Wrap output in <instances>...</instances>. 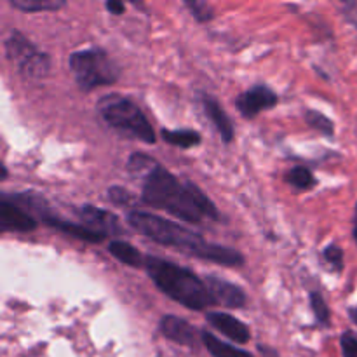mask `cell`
Instances as JSON below:
<instances>
[{
  "label": "cell",
  "mask_w": 357,
  "mask_h": 357,
  "mask_svg": "<svg viewBox=\"0 0 357 357\" xmlns=\"http://www.w3.org/2000/svg\"><path fill=\"white\" fill-rule=\"evenodd\" d=\"M142 202L162 209L187 223H201L204 218L220 222L218 209L211 199L192 181L181 183L166 167L155 166L146 173L142 188Z\"/></svg>",
  "instance_id": "6da1fadb"
},
{
  "label": "cell",
  "mask_w": 357,
  "mask_h": 357,
  "mask_svg": "<svg viewBox=\"0 0 357 357\" xmlns=\"http://www.w3.org/2000/svg\"><path fill=\"white\" fill-rule=\"evenodd\" d=\"M128 223L136 232L160 246L185 250V253L192 255V257L227 265V267H239L244 264V257L239 251L220 246V244L206 243L202 236L192 232L190 229L180 225V223L169 222L162 216L146 211H129Z\"/></svg>",
  "instance_id": "7a4b0ae2"
},
{
  "label": "cell",
  "mask_w": 357,
  "mask_h": 357,
  "mask_svg": "<svg viewBox=\"0 0 357 357\" xmlns=\"http://www.w3.org/2000/svg\"><path fill=\"white\" fill-rule=\"evenodd\" d=\"M145 268L149 272L153 284L173 298L174 302L181 303L190 310H204L208 307L216 305V298L209 291L206 281L194 274L192 271L171 261L160 260L157 257H146Z\"/></svg>",
  "instance_id": "3957f363"
},
{
  "label": "cell",
  "mask_w": 357,
  "mask_h": 357,
  "mask_svg": "<svg viewBox=\"0 0 357 357\" xmlns=\"http://www.w3.org/2000/svg\"><path fill=\"white\" fill-rule=\"evenodd\" d=\"M98 112L110 128L117 129L122 135L131 136L139 142L149 143V145H153L157 142L149 119L128 98L117 96V94L103 96L98 103Z\"/></svg>",
  "instance_id": "277c9868"
},
{
  "label": "cell",
  "mask_w": 357,
  "mask_h": 357,
  "mask_svg": "<svg viewBox=\"0 0 357 357\" xmlns=\"http://www.w3.org/2000/svg\"><path fill=\"white\" fill-rule=\"evenodd\" d=\"M70 70L82 91L110 86L119 79V68L103 49H84L70 54Z\"/></svg>",
  "instance_id": "5b68a950"
},
{
  "label": "cell",
  "mask_w": 357,
  "mask_h": 357,
  "mask_svg": "<svg viewBox=\"0 0 357 357\" xmlns=\"http://www.w3.org/2000/svg\"><path fill=\"white\" fill-rule=\"evenodd\" d=\"M7 59L26 79H44L51 70V58L31 44L23 33L13 30L6 40Z\"/></svg>",
  "instance_id": "8992f818"
},
{
  "label": "cell",
  "mask_w": 357,
  "mask_h": 357,
  "mask_svg": "<svg viewBox=\"0 0 357 357\" xmlns=\"http://www.w3.org/2000/svg\"><path fill=\"white\" fill-rule=\"evenodd\" d=\"M278 103L279 96L265 84H258V86L244 91L236 100L237 110L244 119H255L261 110L274 108Z\"/></svg>",
  "instance_id": "52a82bcc"
},
{
  "label": "cell",
  "mask_w": 357,
  "mask_h": 357,
  "mask_svg": "<svg viewBox=\"0 0 357 357\" xmlns=\"http://www.w3.org/2000/svg\"><path fill=\"white\" fill-rule=\"evenodd\" d=\"M77 215L80 216V220L89 229L98 230L103 236H124L126 234L124 227L121 225V220L112 211H107V209L94 208V206H82L77 211Z\"/></svg>",
  "instance_id": "ba28073f"
},
{
  "label": "cell",
  "mask_w": 357,
  "mask_h": 357,
  "mask_svg": "<svg viewBox=\"0 0 357 357\" xmlns=\"http://www.w3.org/2000/svg\"><path fill=\"white\" fill-rule=\"evenodd\" d=\"M0 225H2L3 232L10 230V232H31L38 227L37 220L21 209L16 202L9 201L3 195L0 201Z\"/></svg>",
  "instance_id": "9c48e42d"
},
{
  "label": "cell",
  "mask_w": 357,
  "mask_h": 357,
  "mask_svg": "<svg viewBox=\"0 0 357 357\" xmlns=\"http://www.w3.org/2000/svg\"><path fill=\"white\" fill-rule=\"evenodd\" d=\"M208 323L211 324L215 330L229 337L230 340L237 342V344H248L251 338L250 328L239 321L237 317L230 316L225 312H209L208 314Z\"/></svg>",
  "instance_id": "30bf717a"
},
{
  "label": "cell",
  "mask_w": 357,
  "mask_h": 357,
  "mask_svg": "<svg viewBox=\"0 0 357 357\" xmlns=\"http://www.w3.org/2000/svg\"><path fill=\"white\" fill-rule=\"evenodd\" d=\"M206 284H208L209 291L213 293L216 302L223 303V305L230 307V309H243V307L246 305L248 298L239 286L232 284V282L229 281H223V279L215 278V275L206 278Z\"/></svg>",
  "instance_id": "8fae6325"
},
{
  "label": "cell",
  "mask_w": 357,
  "mask_h": 357,
  "mask_svg": "<svg viewBox=\"0 0 357 357\" xmlns=\"http://www.w3.org/2000/svg\"><path fill=\"white\" fill-rule=\"evenodd\" d=\"M42 222H44L45 225L52 227V229L59 230V232L66 234V236L75 237V239H80L84 241V243H89V244H100L101 241L107 237L101 232H98V230L89 229L87 225H79V223L66 222V220H61L59 216L47 215V213H42Z\"/></svg>",
  "instance_id": "7c38bea8"
},
{
  "label": "cell",
  "mask_w": 357,
  "mask_h": 357,
  "mask_svg": "<svg viewBox=\"0 0 357 357\" xmlns=\"http://www.w3.org/2000/svg\"><path fill=\"white\" fill-rule=\"evenodd\" d=\"M160 331L167 340L180 345H194L195 344V330L192 324L176 316H164L159 324Z\"/></svg>",
  "instance_id": "4fadbf2b"
},
{
  "label": "cell",
  "mask_w": 357,
  "mask_h": 357,
  "mask_svg": "<svg viewBox=\"0 0 357 357\" xmlns=\"http://www.w3.org/2000/svg\"><path fill=\"white\" fill-rule=\"evenodd\" d=\"M201 103H202V108H204V112H206V117H208L209 121L215 124L216 131L220 132V136H222L223 142L225 143L232 142L234 136H236V132H234L232 122H230L229 115L225 114V110L222 108V105H220L215 98L208 96V94H204V96L201 98Z\"/></svg>",
  "instance_id": "5bb4252c"
},
{
  "label": "cell",
  "mask_w": 357,
  "mask_h": 357,
  "mask_svg": "<svg viewBox=\"0 0 357 357\" xmlns=\"http://www.w3.org/2000/svg\"><path fill=\"white\" fill-rule=\"evenodd\" d=\"M108 253H110L115 260H119L124 265H129V267H145L146 257H143L132 244L126 243V241H112V243L108 244Z\"/></svg>",
  "instance_id": "9a60e30c"
},
{
  "label": "cell",
  "mask_w": 357,
  "mask_h": 357,
  "mask_svg": "<svg viewBox=\"0 0 357 357\" xmlns=\"http://www.w3.org/2000/svg\"><path fill=\"white\" fill-rule=\"evenodd\" d=\"M202 342H204L206 349L213 357H253L250 352L241 351V349L232 347V345L225 344V342L218 340L215 335L202 331Z\"/></svg>",
  "instance_id": "2e32d148"
},
{
  "label": "cell",
  "mask_w": 357,
  "mask_h": 357,
  "mask_svg": "<svg viewBox=\"0 0 357 357\" xmlns=\"http://www.w3.org/2000/svg\"><path fill=\"white\" fill-rule=\"evenodd\" d=\"M10 6L23 13H52L66 6L65 0H10Z\"/></svg>",
  "instance_id": "e0dca14e"
},
{
  "label": "cell",
  "mask_w": 357,
  "mask_h": 357,
  "mask_svg": "<svg viewBox=\"0 0 357 357\" xmlns=\"http://www.w3.org/2000/svg\"><path fill=\"white\" fill-rule=\"evenodd\" d=\"M162 139L173 146H180V149H192L201 143V135L192 129H178V131H167L162 129Z\"/></svg>",
  "instance_id": "ac0fdd59"
},
{
  "label": "cell",
  "mask_w": 357,
  "mask_h": 357,
  "mask_svg": "<svg viewBox=\"0 0 357 357\" xmlns=\"http://www.w3.org/2000/svg\"><path fill=\"white\" fill-rule=\"evenodd\" d=\"M286 181H288L291 187L298 188V190H310L317 185L316 176H314L312 171L309 167H293L288 174H286Z\"/></svg>",
  "instance_id": "d6986e66"
},
{
  "label": "cell",
  "mask_w": 357,
  "mask_h": 357,
  "mask_svg": "<svg viewBox=\"0 0 357 357\" xmlns=\"http://www.w3.org/2000/svg\"><path fill=\"white\" fill-rule=\"evenodd\" d=\"M305 121L307 124L312 129L319 131L324 136H333L335 135V124L326 117L324 114L317 110H307L305 112Z\"/></svg>",
  "instance_id": "ffe728a7"
},
{
  "label": "cell",
  "mask_w": 357,
  "mask_h": 357,
  "mask_svg": "<svg viewBox=\"0 0 357 357\" xmlns=\"http://www.w3.org/2000/svg\"><path fill=\"white\" fill-rule=\"evenodd\" d=\"M309 300H310V307H312V312L314 316H316L317 323L319 324L330 323V309H328L324 296L321 295V293L312 291L310 293Z\"/></svg>",
  "instance_id": "44dd1931"
},
{
  "label": "cell",
  "mask_w": 357,
  "mask_h": 357,
  "mask_svg": "<svg viewBox=\"0 0 357 357\" xmlns=\"http://www.w3.org/2000/svg\"><path fill=\"white\" fill-rule=\"evenodd\" d=\"M155 166H159V164H157L152 157L145 155V153H139V152L132 153L128 160V169L132 171V173H139V171H145V169L150 173V171H152Z\"/></svg>",
  "instance_id": "7402d4cb"
},
{
  "label": "cell",
  "mask_w": 357,
  "mask_h": 357,
  "mask_svg": "<svg viewBox=\"0 0 357 357\" xmlns=\"http://www.w3.org/2000/svg\"><path fill=\"white\" fill-rule=\"evenodd\" d=\"M185 7L190 9V13L194 14V17L201 23L213 20V9L208 2H202V0H187Z\"/></svg>",
  "instance_id": "603a6c76"
},
{
  "label": "cell",
  "mask_w": 357,
  "mask_h": 357,
  "mask_svg": "<svg viewBox=\"0 0 357 357\" xmlns=\"http://www.w3.org/2000/svg\"><path fill=\"white\" fill-rule=\"evenodd\" d=\"M323 258H324V260H326L328 264H330L331 267H333L337 272L344 271V251H342V248L335 246V244H331V246L324 248Z\"/></svg>",
  "instance_id": "cb8c5ba5"
},
{
  "label": "cell",
  "mask_w": 357,
  "mask_h": 357,
  "mask_svg": "<svg viewBox=\"0 0 357 357\" xmlns=\"http://www.w3.org/2000/svg\"><path fill=\"white\" fill-rule=\"evenodd\" d=\"M108 197L112 202H115L117 206H135L136 199L132 197V194L129 190L122 187H112L108 188Z\"/></svg>",
  "instance_id": "d4e9b609"
},
{
  "label": "cell",
  "mask_w": 357,
  "mask_h": 357,
  "mask_svg": "<svg viewBox=\"0 0 357 357\" xmlns=\"http://www.w3.org/2000/svg\"><path fill=\"white\" fill-rule=\"evenodd\" d=\"M340 347L344 357H357V338L352 333L342 335Z\"/></svg>",
  "instance_id": "484cf974"
},
{
  "label": "cell",
  "mask_w": 357,
  "mask_h": 357,
  "mask_svg": "<svg viewBox=\"0 0 357 357\" xmlns=\"http://www.w3.org/2000/svg\"><path fill=\"white\" fill-rule=\"evenodd\" d=\"M105 7H107V10H110L112 14H115V16H121V14H124L126 10L124 3L117 2V0H110V2L105 3Z\"/></svg>",
  "instance_id": "4316f807"
},
{
  "label": "cell",
  "mask_w": 357,
  "mask_h": 357,
  "mask_svg": "<svg viewBox=\"0 0 357 357\" xmlns=\"http://www.w3.org/2000/svg\"><path fill=\"white\" fill-rule=\"evenodd\" d=\"M352 236H354V241L357 244V204H356V213H354V227H352Z\"/></svg>",
  "instance_id": "83f0119b"
},
{
  "label": "cell",
  "mask_w": 357,
  "mask_h": 357,
  "mask_svg": "<svg viewBox=\"0 0 357 357\" xmlns=\"http://www.w3.org/2000/svg\"><path fill=\"white\" fill-rule=\"evenodd\" d=\"M349 316H351V319L354 321V323L357 324V305L352 307V309L349 310Z\"/></svg>",
  "instance_id": "f1b7e54d"
},
{
  "label": "cell",
  "mask_w": 357,
  "mask_h": 357,
  "mask_svg": "<svg viewBox=\"0 0 357 357\" xmlns=\"http://www.w3.org/2000/svg\"><path fill=\"white\" fill-rule=\"evenodd\" d=\"M7 178V169H6V166H2V180H6Z\"/></svg>",
  "instance_id": "f546056e"
},
{
  "label": "cell",
  "mask_w": 357,
  "mask_h": 357,
  "mask_svg": "<svg viewBox=\"0 0 357 357\" xmlns=\"http://www.w3.org/2000/svg\"><path fill=\"white\" fill-rule=\"evenodd\" d=\"M356 24H357V23H356Z\"/></svg>",
  "instance_id": "4dcf8cb0"
}]
</instances>
